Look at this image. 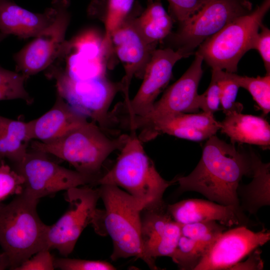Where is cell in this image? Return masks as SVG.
Here are the masks:
<instances>
[{
	"label": "cell",
	"mask_w": 270,
	"mask_h": 270,
	"mask_svg": "<svg viewBox=\"0 0 270 270\" xmlns=\"http://www.w3.org/2000/svg\"><path fill=\"white\" fill-rule=\"evenodd\" d=\"M252 174L250 154L214 135L204 145L194 169L176 180L180 192H198L210 200L242 210L237 189L244 176Z\"/></svg>",
	"instance_id": "6da1fadb"
},
{
	"label": "cell",
	"mask_w": 270,
	"mask_h": 270,
	"mask_svg": "<svg viewBox=\"0 0 270 270\" xmlns=\"http://www.w3.org/2000/svg\"><path fill=\"white\" fill-rule=\"evenodd\" d=\"M98 190L104 209L96 208L91 224L98 234L108 235L112 238V260L136 257L151 270H158L144 250L141 234L142 208L137 201L115 185L100 184Z\"/></svg>",
	"instance_id": "7a4b0ae2"
},
{
	"label": "cell",
	"mask_w": 270,
	"mask_h": 270,
	"mask_svg": "<svg viewBox=\"0 0 270 270\" xmlns=\"http://www.w3.org/2000/svg\"><path fill=\"white\" fill-rule=\"evenodd\" d=\"M120 150L114 166L98 178L96 184H112L124 188L142 210L166 204L164 194L176 182V178L170 181L162 178L146 153L136 130H130Z\"/></svg>",
	"instance_id": "3957f363"
},
{
	"label": "cell",
	"mask_w": 270,
	"mask_h": 270,
	"mask_svg": "<svg viewBox=\"0 0 270 270\" xmlns=\"http://www.w3.org/2000/svg\"><path fill=\"white\" fill-rule=\"evenodd\" d=\"M38 200L24 192L8 204H0V263L14 270L40 250L46 249L48 226L40 218Z\"/></svg>",
	"instance_id": "277c9868"
},
{
	"label": "cell",
	"mask_w": 270,
	"mask_h": 270,
	"mask_svg": "<svg viewBox=\"0 0 270 270\" xmlns=\"http://www.w3.org/2000/svg\"><path fill=\"white\" fill-rule=\"evenodd\" d=\"M106 134L96 123L88 120L56 140L32 141L30 146L32 150L68 162L82 174L99 178L107 158L114 150H120L128 137L124 134L110 138Z\"/></svg>",
	"instance_id": "5b68a950"
},
{
	"label": "cell",
	"mask_w": 270,
	"mask_h": 270,
	"mask_svg": "<svg viewBox=\"0 0 270 270\" xmlns=\"http://www.w3.org/2000/svg\"><path fill=\"white\" fill-rule=\"evenodd\" d=\"M270 8V0H264L250 12L236 18L205 40L194 54L200 56L212 70L234 73L240 58L251 50Z\"/></svg>",
	"instance_id": "8992f818"
},
{
	"label": "cell",
	"mask_w": 270,
	"mask_h": 270,
	"mask_svg": "<svg viewBox=\"0 0 270 270\" xmlns=\"http://www.w3.org/2000/svg\"><path fill=\"white\" fill-rule=\"evenodd\" d=\"M46 70V76L56 81L57 94L76 112L90 118L106 132L110 131L114 124L108 110L116 94L122 92L120 82H112L107 76L73 80L54 65Z\"/></svg>",
	"instance_id": "52a82bcc"
},
{
	"label": "cell",
	"mask_w": 270,
	"mask_h": 270,
	"mask_svg": "<svg viewBox=\"0 0 270 270\" xmlns=\"http://www.w3.org/2000/svg\"><path fill=\"white\" fill-rule=\"evenodd\" d=\"M249 0H205L200 8L179 22L175 32L164 40L170 48L189 56L205 40L236 18L252 10Z\"/></svg>",
	"instance_id": "ba28073f"
},
{
	"label": "cell",
	"mask_w": 270,
	"mask_h": 270,
	"mask_svg": "<svg viewBox=\"0 0 270 270\" xmlns=\"http://www.w3.org/2000/svg\"><path fill=\"white\" fill-rule=\"evenodd\" d=\"M47 155L28 150L24 159L14 164L15 170L24 180L23 192L30 197L39 200L72 188L96 184L98 178L60 166Z\"/></svg>",
	"instance_id": "9c48e42d"
},
{
	"label": "cell",
	"mask_w": 270,
	"mask_h": 270,
	"mask_svg": "<svg viewBox=\"0 0 270 270\" xmlns=\"http://www.w3.org/2000/svg\"><path fill=\"white\" fill-rule=\"evenodd\" d=\"M56 14L52 24L14 55L16 72L29 78L46 70L60 56L67 41L66 32L70 20V0H52Z\"/></svg>",
	"instance_id": "30bf717a"
},
{
	"label": "cell",
	"mask_w": 270,
	"mask_h": 270,
	"mask_svg": "<svg viewBox=\"0 0 270 270\" xmlns=\"http://www.w3.org/2000/svg\"><path fill=\"white\" fill-rule=\"evenodd\" d=\"M66 191L69 208L56 223L48 226L46 240V249H56L64 256L72 252L82 232L91 224L100 198L98 188L86 186Z\"/></svg>",
	"instance_id": "8fae6325"
},
{
	"label": "cell",
	"mask_w": 270,
	"mask_h": 270,
	"mask_svg": "<svg viewBox=\"0 0 270 270\" xmlns=\"http://www.w3.org/2000/svg\"><path fill=\"white\" fill-rule=\"evenodd\" d=\"M202 58L195 54L192 64L160 98L155 102L147 114L134 118L126 124L130 130L142 129L160 119L180 113H196L199 110L198 88L203 74Z\"/></svg>",
	"instance_id": "7c38bea8"
},
{
	"label": "cell",
	"mask_w": 270,
	"mask_h": 270,
	"mask_svg": "<svg viewBox=\"0 0 270 270\" xmlns=\"http://www.w3.org/2000/svg\"><path fill=\"white\" fill-rule=\"evenodd\" d=\"M138 2L134 4L127 17L112 33L111 40L114 53L122 62L125 74L120 81L124 100L130 98L129 88L132 78H142L146 68L156 44H148L139 31L135 18L142 10Z\"/></svg>",
	"instance_id": "4fadbf2b"
},
{
	"label": "cell",
	"mask_w": 270,
	"mask_h": 270,
	"mask_svg": "<svg viewBox=\"0 0 270 270\" xmlns=\"http://www.w3.org/2000/svg\"><path fill=\"white\" fill-rule=\"evenodd\" d=\"M188 56L181 50L170 48L154 50L146 68L142 82L136 94L128 104H121L124 108L116 107L124 109L127 114L124 122L148 114L156 98L171 79L176 63Z\"/></svg>",
	"instance_id": "5bb4252c"
},
{
	"label": "cell",
	"mask_w": 270,
	"mask_h": 270,
	"mask_svg": "<svg viewBox=\"0 0 270 270\" xmlns=\"http://www.w3.org/2000/svg\"><path fill=\"white\" fill-rule=\"evenodd\" d=\"M270 240L266 228L258 232L240 225L222 232L212 244L194 270H225L230 268L256 248Z\"/></svg>",
	"instance_id": "9a60e30c"
},
{
	"label": "cell",
	"mask_w": 270,
	"mask_h": 270,
	"mask_svg": "<svg viewBox=\"0 0 270 270\" xmlns=\"http://www.w3.org/2000/svg\"><path fill=\"white\" fill-rule=\"evenodd\" d=\"M141 234L144 252L155 266L160 256L170 257L180 236V224L171 216L167 205L142 210Z\"/></svg>",
	"instance_id": "2e32d148"
},
{
	"label": "cell",
	"mask_w": 270,
	"mask_h": 270,
	"mask_svg": "<svg viewBox=\"0 0 270 270\" xmlns=\"http://www.w3.org/2000/svg\"><path fill=\"white\" fill-rule=\"evenodd\" d=\"M140 130L138 137L142 142L154 139L161 134L201 141L215 135L220 130V124L214 114L180 113L156 120Z\"/></svg>",
	"instance_id": "e0dca14e"
},
{
	"label": "cell",
	"mask_w": 270,
	"mask_h": 270,
	"mask_svg": "<svg viewBox=\"0 0 270 270\" xmlns=\"http://www.w3.org/2000/svg\"><path fill=\"white\" fill-rule=\"evenodd\" d=\"M172 218L179 224L214 220L226 226L244 225L250 220L244 212L232 206L211 200L192 198L167 205Z\"/></svg>",
	"instance_id": "ac0fdd59"
},
{
	"label": "cell",
	"mask_w": 270,
	"mask_h": 270,
	"mask_svg": "<svg viewBox=\"0 0 270 270\" xmlns=\"http://www.w3.org/2000/svg\"><path fill=\"white\" fill-rule=\"evenodd\" d=\"M56 14L52 1L44 12L36 13L11 0H0V32L20 38H34L52 23Z\"/></svg>",
	"instance_id": "d6986e66"
},
{
	"label": "cell",
	"mask_w": 270,
	"mask_h": 270,
	"mask_svg": "<svg viewBox=\"0 0 270 270\" xmlns=\"http://www.w3.org/2000/svg\"><path fill=\"white\" fill-rule=\"evenodd\" d=\"M86 120V118L76 112L57 94L49 110L28 123L32 140L48 142L64 136Z\"/></svg>",
	"instance_id": "ffe728a7"
},
{
	"label": "cell",
	"mask_w": 270,
	"mask_h": 270,
	"mask_svg": "<svg viewBox=\"0 0 270 270\" xmlns=\"http://www.w3.org/2000/svg\"><path fill=\"white\" fill-rule=\"evenodd\" d=\"M220 124L222 132L229 137L231 143L247 144L270 148V126L263 118L232 112L226 115Z\"/></svg>",
	"instance_id": "44dd1931"
},
{
	"label": "cell",
	"mask_w": 270,
	"mask_h": 270,
	"mask_svg": "<svg viewBox=\"0 0 270 270\" xmlns=\"http://www.w3.org/2000/svg\"><path fill=\"white\" fill-rule=\"evenodd\" d=\"M252 180L248 184H239L237 195L242 210L256 214L262 206L270 204V164L263 162L250 151Z\"/></svg>",
	"instance_id": "7402d4cb"
},
{
	"label": "cell",
	"mask_w": 270,
	"mask_h": 270,
	"mask_svg": "<svg viewBox=\"0 0 270 270\" xmlns=\"http://www.w3.org/2000/svg\"><path fill=\"white\" fill-rule=\"evenodd\" d=\"M28 122L0 116V158L14 165L20 162L28 151L32 140Z\"/></svg>",
	"instance_id": "603a6c76"
},
{
	"label": "cell",
	"mask_w": 270,
	"mask_h": 270,
	"mask_svg": "<svg viewBox=\"0 0 270 270\" xmlns=\"http://www.w3.org/2000/svg\"><path fill=\"white\" fill-rule=\"evenodd\" d=\"M174 22L160 0H148L146 8L135 18L140 34L148 44H152L163 41L171 33Z\"/></svg>",
	"instance_id": "cb8c5ba5"
},
{
	"label": "cell",
	"mask_w": 270,
	"mask_h": 270,
	"mask_svg": "<svg viewBox=\"0 0 270 270\" xmlns=\"http://www.w3.org/2000/svg\"><path fill=\"white\" fill-rule=\"evenodd\" d=\"M212 244L192 240L180 234L170 258L180 270H194Z\"/></svg>",
	"instance_id": "d4e9b609"
},
{
	"label": "cell",
	"mask_w": 270,
	"mask_h": 270,
	"mask_svg": "<svg viewBox=\"0 0 270 270\" xmlns=\"http://www.w3.org/2000/svg\"><path fill=\"white\" fill-rule=\"evenodd\" d=\"M136 0H108L104 18L105 32L103 44L112 54H114L111 36L123 22L132 10Z\"/></svg>",
	"instance_id": "484cf974"
},
{
	"label": "cell",
	"mask_w": 270,
	"mask_h": 270,
	"mask_svg": "<svg viewBox=\"0 0 270 270\" xmlns=\"http://www.w3.org/2000/svg\"><path fill=\"white\" fill-rule=\"evenodd\" d=\"M28 78L22 73L0 66V101L20 99L28 104H32L34 98L24 87Z\"/></svg>",
	"instance_id": "4316f807"
},
{
	"label": "cell",
	"mask_w": 270,
	"mask_h": 270,
	"mask_svg": "<svg viewBox=\"0 0 270 270\" xmlns=\"http://www.w3.org/2000/svg\"><path fill=\"white\" fill-rule=\"evenodd\" d=\"M234 77L240 88L246 90L253 99L266 114L270 111V74L256 78L241 76L236 74Z\"/></svg>",
	"instance_id": "83f0119b"
},
{
	"label": "cell",
	"mask_w": 270,
	"mask_h": 270,
	"mask_svg": "<svg viewBox=\"0 0 270 270\" xmlns=\"http://www.w3.org/2000/svg\"><path fill=\"white\" fill-rule=\"evenodd\" d=\"M216 70L220 89V106L223 112L226 115L232 112H241L242 105L236 102L240 86L234 78V73L220 70Z\"/></svg>",
	"instance_id": "f1b7e54d"
},
{
	"label": "cell",
	"mask_w": 270,
	"mask_h": 270,
	"mask_svg": "<svg viewBox=\"0 0 270 270\" xmlns=\"http://www.w3.org/2000/svg\"><path fill=\"white\" fill-rule=\"evenodd\" d=\"M180 224L182 236L210 244L214 243L228 228L214 220Z\"/></svg>",
	"instance_id": "f546056e"
},
{
	"label": "cell",
	"mask_w": 270,
	"mask_h": 270,
	"mask_svg": "<svg viewBox=\"0 0 270 270\" xmlns=\"http://www.w3.org/2000/svg\"><path fill=\"white\" fill-rule=\"evenodd\" d=\"M24 182L23 176L2 160L0 162V204L10 196L22 193Z\"/></svg>",
	"instance_id": "4dcf8cb0"
},
{
	"label": "cell",
	"mask_w": 270,
	"mask_h": 270,
	"mask_svg": "<svg viewBox=\"0 0 270 270\" xmlns=\"http://www.w3.org/2000/svg\"><path fill=\"white\" fill-rule=\"evenodd\" d=\"M220 89L216 70H212V79L206 90L198 98V106L204 112L214 114L220 110Z\"/></svg>",
	"instance_id": "1f68e13d"
},
{
	"label": "cell",
	"mask_w": 270,
	"mask_h": 270,
	"mask_svg": "<svg viewBox=\"0 0 270 270\" xmlns=\"http://www.w3.org/2000/svg\"><path fill=\"white\" fill-rule=\"evenodd\" d=\"M55 268L62 270H114L116 268L106 261L66 258H54Z\"/></svg>",
	"instance_id": "d6a6232c"
},
{
	"label": "cell",
	"mask_w": 270,
	"mask_h": 270,
	"mask_svg": "<svg viewBox=\"0 0 270 270\" xmlns=\"http://www.w3.org/2000/svg\"><path fill=\"white\" fill-rule=\"evenodd\" d=\"M170 15L177 22H182L196 12L205 0H166Z\"/></svg>",
	"instance_id": "836d02e7"
},
{
	"label": "cell",
	"mask_w": 270,
	"mask_h": 270,
	"mask_svg": "<svg viewBox=\"0 0 270 270\" xmlns=\"http://www.w3.org/2000/svg\"><path fill=\"white\" fill-rule=\"evenodd\" d=\"M50 250L44 249L34 254L18 266L14 270H53L54 257Z\"/></svg>",
	"instance_id": "e575fe53"
},
{
	"label": "cell",
	"mask_w": 270,
	"mask_h": 270,
	"mask_svg": "<svg viewBox=\"0 0 270 270\" xmlns=\"http://www.w3.org/2000/svg\"><path fill=\"white\" fill-rule=\"evenodd\" d=\"M260 32L254 37L251 50H256L260 54L266 68V74H270V30L262 24Z\"/></svg>",
	"instance_id": "d590c367"
},
{
	"label": "cell",
	"mask_w": 270,
	"mask_h": 270,
	"mask_svg": "<svg viewBox=\"0 0 270 270\" xmlns=\"http://www.w3.org/2000/svg\"><path fill=\"white\" fill-rule=\"evenodd\" d=\"M256 248L248 254V258L244 262H239L232 266V270H262L264 269V262L261 254L262 251Z\"/></svg>",
	"instance_id": "8d00e7d4"
},
{
	"label": "cell",
	"mask_w": 270,
	"mask_h": 270,
	"mask_svg": "<svg viewBox=\"0 0 270 270\" xmlns=\"http://www.w3.org/2000/svg\"><path fill=\"white\" fill-rule=\"evenodd\" d=\"M8 36V35L0 32V43L2 41H3Z\"/></svg>",
	"instance_id": "74e56055"
},
{
	"label": "cell",
	"mask_w": 270,
	"mask_h": 270,
	"mask_svg": "<svg viewBox=\"0 0 270 270\" xmlns=\"http://www.w3.org/2000/svg\"><path fill=\"white\" fill-rule=\"evenodd\" d=\"M5 268H6L2 264L0 263V270H4Z\"/></svg>",
	"instance_id": "f35d334b"
},
{
	"label": "cell",
	"mask_w": 270,
	"mask_h": 270,
	"mask_svg": "<svg viewBox=\"0 0 270 270\" xmlns=\"http://www.w3.org/2000/svg\"><path fill=\"white\" fill-rule=\"evenodd\" d=\"M2 160H4V159H2L0 158V162Z\"/></svg>",
	"instance_id": "ab89813d"
}]
</instances>
